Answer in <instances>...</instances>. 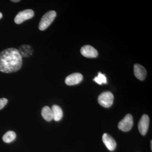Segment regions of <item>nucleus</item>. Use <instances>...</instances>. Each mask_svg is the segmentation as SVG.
I'll return each instance as SVG.
<instances>
[{
    "label": "nucleus",
    "instance_id": "nucleus-17",
    "mask_svg": "<svg viewBox=\"0 0 152 152\" xmlns=\"http://www.w3.org/2000/svg\"><path fill=\"white\" fill-rule=\"evenodd\" d=\"M11 1L14 3H18L20 1V0H12Z\"/></svg>",
    "mask_w": 152,
    "mask_h": 152
},
{
    "label": "nucleus",
    "instance_id": "nucleus-12",
    "mask_svg": "<svg viewBox=\"0 0 152 152\" xmlns=\"http://www.w3.org/2000/svg\"><path fill=\"white\" fill-rule=\"evenodd\" d=\"M51 111L53 119L56 121H58L62 118L63 112L62 110L59 106L54 105L52 106Z\"/></svg>",
    "mask_w": 152,
    "mask_h": 152
},
{
    "label": "nucleus",
    "instance_id": "nucleus-8",
    "mask_svg": "<svg viewBox=\"0 0 152 152\" xmlns=\"http://www.w3.org/2000/svg\"><path fill=\"white\" fill-rule=\"evenodd\" d=\"M80 52L83 56L88 58H96L98 55L97 50L90 45H85L82 47Z\"/></svg>",
    "mask_w": 152,
    "mask_h": 152
},
{
    "label": "nucleus",
    "instance_id": "nucleus-10",
    "mask_svg": "<svg viewBox=\"0 0 152 152\" xmlns=\"http://www.w3.org/2000/svg\"><path fill=\"white\" fill-rule=\"evenodd\" d=\"M134 74L137 78L140 80L143 81L146 77L147 72L143 66L136 64L134 66Z\"/></svg>",
    "mask_w": 152,
    "mask_h": 152
},
{
    "label": "nucleus",
    "instance_id": "nucleus-14",
    "mask_svg": "<svg viewBox=\"0 0 152 152\" xmlns=\"http://www.w3.org/2000/svg\"><path fill=\"white\" fill-rule=\"evenodd\" d=\"M16 137V134L13 131L7 132L3 137V140L5 142L10 143L15 140Z\"/></svg>",
    "mask_w": 152,
    "mask_h": 152
},
{
    "label": "nucleus",
    "instance_id": "nucleus-16",
    "mask_svg": "<svg viewBox=\"0 0 152 152\" xmlns=\"http://www.w3.org/2000/svg\"><path fill=\"white\" fill-rule=\"evenodd\" d=\"M7 103L8 100L6 98L0 99V110L3 109Z\"/></svg>",
    "mask_w": 152,
    "mask_h": 152
},
{
    "label": "nucleus",
    "instance_id": "nucleus-9",
    "mask_svg": "<svg viewBox=\"0 0 152 152\" xmlns=\"http://www.w3.org/2000/svg\"><path fill=\"white\" fill-rule=\"evenodd\" d=\"M102 140L107 148L110 151H113L116 148L117 144L113 138L109 134L105 133L102 136Z\"/></svg>",
    "mask_w": 152,
    "mask_h": 152
},
{
    "label": "nucleus",
    "instance_id": "nucleus-19",
    "mask_svg": "<svg viewBox=\"0 0 152 152\" xmlns=\"http://www.w3.org/2000/svg\"><path fill=\"white\" fill-rule=\"evenodd\" d=\"M152 141H151V150L152 149Z\"/></svg>",
    "mask_w": 152,
    "mask_h": 152
},
{
    "label": "nucleus",
    "instance_id": "nucleus-18",
    "mask_svg": "<svg viewBox=\"0 0 152 152\" xmlns=\"http://www.w3.org/2000/svg\"><path fill=\"white\" fill-rule=\"evenodd\" d=\"M2 14L0 12V19L1 18H2Z\"/></svg>",
    "mask_w": 152,
    "mask_h": 152
},
{
    "label": "nucleus",
    "instance_id": "nucleus-3",
    "mask_svg": "<svg viewBox=\"0 0 152 152\" xmlns=\"http://www.w3.org/2000/svg\"><path fill=\"white\" fill-rule=\"evenodd\" d=\"M98 101L99 104L104 107H110L113 103V95L110 91L102 93L99 96Z\"/></svg>",
    "mask_w": 152,
    "mask_h": 152
},
{
    "label": "nucleus",
    "instance_id": "nucleus-7",
    "mask_svg": "<svg viewBox=\"0 0 152 152\" xmlns=\"http://www.w3.org/2000/svg\"><path fill=\"white\" fill-rule=\"evenodd\" d=\"M83 76L79 73L71 74L66 77L65 83L68 86H75L80 83L83 80Z\"/></svg>",
    "mask_w": 152,
    "mask_h": 152
},
{
    "label": "nucleus",
    "instance_id": "nucleus-5",
    "mask_svg": "<svg viewBox=\"0 0 152 152\" xmlns=\"http://www.w3.org/2000/svg\"><path fill=\"white\" fill-rule=\"evenodd\" d=\"M34 13L31 10H26L19 12L15 18V23L18 24H20L26 20L32 18L34 17Z\"/></svg>",
    "mask_w": 152,
    "mask_h": 152
},
{
    "label": "nucleus",
    "instance_id": "nucleus-6",
    "mask_svg": "<svg viewBox=\"0 0 152 152\" xmlns=\"http://www.w3.org/2000/svg\"><path fill=\"white\" fill-rule=\"evenodd\" d=\"M149 123L148 116L147 115H143L138 124L139 132L142 135L144 136L146 134L149 126Z\"/></svg>",
    "mask_w": 152,
    "mask_h": 152
},
{
    "label": "nucleus",
    "instance_id": "nucleus-11",
    "mask_svg": "<svg viewBox=\"0 0 152 152\" xmlns=\"http://www.w3.org/2000/svg\"><path fill=\"white\" fill-rule=\"evenodd\" d=\"M18 51L21 56L27 58L33 54L34 50L29 45H23L19 48Z\"/></svg>",
    "mask_w": 152,
    "mask_h": 152
},
{
    "label": "nucleus",
    "instance_id": "nucleus-4",
    "mask_svg": "<svg viewBox=\"0 0 152 152\" xmlns=\"http://www.w3.org/2000/svg\"><path fill=\"white\" fill-rule=\"evenodd\" d=\"M134 121L132 116L130 114H127L124 118L119 123L118 127L121 130L127 132L132 128Z\"/></svg>",
    "mask_w": 152,
    "mask_h": 152
},
{
    "label": "nucleus",
    "instance_id": "nucleus-2",
    "mask_svg": "<svg viewBox=\"0 0 152 152\" xmlns=\"http://www.w3.org/2000/svg\"><path fill=\"white\" fill-rule=\"evenodd\" d=\"M56 16V13L54 11H50L45 14L42 17L39 24V28L41 31L46 29L53 21Z\"/></svg>",
    "mask_w": 152,
    "mask_h": 152
},
{
    "label": "nucleus",
    "instance_id": "nucleus-1",
    "mask_svg": "<svg viewBox=\"0 0 152 152\" xmlns=\"http://www.w3.org/2000/svg\"><path fill=\"white\" fill-rule=\"evenodd\" d=\"M22 63V57L17 49H7L0 53V71L2 72H16L21 68Z\"/></svg>",
    "mask_w": 152,
    "mask_h": 152
},
{
    "label": "nucleus",
    "instance_id": "nucleus-15",
    "mask_svg": "<svg viewBox=\"0 0 152 152\" xmlns=\"http://www.w3.org/2000/svg\"><path fill=\"white\" fill-rule=\"evenodd\" d=\"M94 81L99 85L107 83V79L106 76L101 72L98 73L97 77H95L94 79Z\"/></svg>",
    "mask_w": 152,
    "mask_h": 152
},
{
    "label": "nucleus",
    "instance_id": "nucleus-13",
    "mask_svg": "<svg viewBox=\"0 0 152 152\" xmlns=\"http://www.w3.org/2000/svg\"><path fill=\"white\" fill-rule=\"evenodd\" d=\"M42 115L47 121H50L53 119L51 109L48 106H45L42 109Z\"/></svg>",
    "mask_w": 152,
    "mask_h": 152
}]
</instances>
